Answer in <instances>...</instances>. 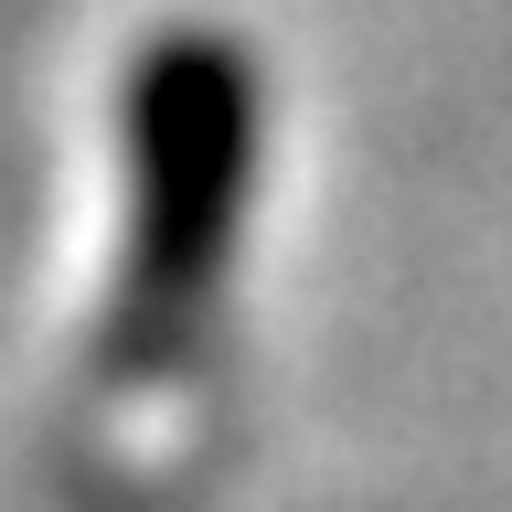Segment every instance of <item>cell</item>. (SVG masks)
I'll return each mask as SVG.
<instances>
[{
	"label": "cell",
	"mask_w": 512,
	"mask_h": 512,
	"mask_svg": "<svg viewBox=\"0 0 512 512\" xmlns=\"http://www.w3.org/2000/svg\"><path fill=\"white\" fill-rule=\"evenodd\" d=\"M128 160H139L128 331H182L246 203V64L224 43H160L128 96Z\"/></svg>",
	"instance_id": "6da1fadb"
}]
</instances>
